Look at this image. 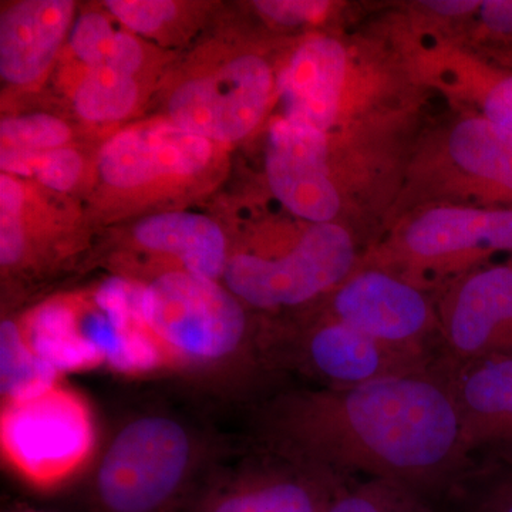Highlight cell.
<instances>
[{
    "mask_svg": "<svg viewBox=\"0 0 512 512\" xmlns=\"http://www.w3.org/2000/svg\"><path fill=\"white\" fill-rule=\"evenodd\" d=\"M255 448L339 483L380 478L441 504L467 473L447 363L350 387H286L252 404Z\"/></svg>",
    "mask_w": 512,
    "mask_h": 512,
    "instance_id": "1",
    "label": "cell"
},
{
    "mask_svg": "<svg viewBox=\"0 0 512 512\" xmlns=\"http://www.w3.org/2000/svg\"><path fill=\"white\" fill-rule=\"evenodd\" d=\"M141 315L168 363V372L210 389L252 394L275 377L252 328L248 306L220 281L167 272L141 288Z\"/></svg>",
    "mask_w": 512,
    "mask_h": 512,
    "instance_id": "2",
    "label": "cell"
},
{
    "mask_svg": "<svg viewBox=\"0 0 512 512\" xmlns=\"http://www.w3.org/2000/svg\"><path fill=\"white\" fill-rule=\"evenodd\" d=\"M141 288L116 276L92 291L50 299L35 320L40 355L63 376L101 367L127 377L168 372L163 350L141 315Z\"/></svg>",
    "mask_w": 512,
    "mask_h": 512,
    "instance_id": "3",
    "label": "cell"
},
{
    "mask_svg": "<svg viewBox=\"0 0 512 512\" xmlns=\"http://www.w3.org/2000/svg\"><path fill=\"white\" fill-rule=\"evenodd\" d=\"M201 444L177 417L148 413L128 420L94 467V512H168L200 470Z\"/></svg>",
    "mask_w": 512,
    "mask_h": 512,
    "instance_id": "4",
    "label": "cell"
},
{
    "mask_svg": "<svg viewBox=\"0 0 512 512\" xmlns=\"http://www.w3.org/2000/svg\"><path fill=\"white\" fill-rule=\"evenodd\" d=\"M495 255L510 256L512 264V208L441 204L410 217L359 265L384 269L434 295Z\"/></svg>",
    "mask_w": 512,
    "mask_h": 512,
    "instance_id": "5",
    "label": "cell"
},
{
    "mask_svg": "<svg viewBox=\"0 0 512 512\" xmlns=\"http://www.w3.org/2000/svg\"><path fill=\"white\" fill-rule=\"evenodd\" d=\"M0 453L23 484L42 493L60 490L97 460L92 404L64 380L32 399L2 403Z\"/></svg>",
    "mask_w": 512,
    "mask_h": 512,
    "instance_id": "6",
    "label": "cell"
},
{
    "mask_svg": "<svg viewBox=\"0 0 512 512\" xmlns=\"http://www.w3.org/2000/svg\"><path fill=\"white\" fill-rule=\"evenodd\" d=\"M360 259L345 225L309 224L282 247L231 252L222 282L248 308L288 311L323 301L356 271Z\"/></svg>",
    "mask_w": 512,
    "mask_h": 512,
    "instance_id": "7",
    "label": "cell"
},
{
    "mask_svg": "<svg viewBox=\"0 0 512 512\" xmlns=\"http://www.w3.org/2000/svg\"><path fill=\"white\" fill-rule=\"evenodd\" d=\"M262 346L276 376L298 373L328 389L416 375L443 360L380 342L322 312L301 325L262 329Z\"/></svg>",
    "mask_w": 512,
    "mask_h": 512,
    "instance_id": "8",
    "label": "cell"
},
{
    "mask_svg": "<svg viewBox=\"0 0 512 512\" xmlns=\"http://www.w3.org/2000/svg\"><path fill=\"white\" fill-rule=\"evenodd\" d=\"M274 92L268 60L239 53L178 83L167 120L214 144L237 143L264 119Z\"/></svg>",
    "mask_w": 512,
    "mask_h": 512,
    "instance_id": "9",
    "label": "cell"
},
{
    "mask_svg": "<svg viewBox=\"0 0 512 512\" xmlns=\"http://www.w3.org/2000/svg\"><path fill=\"white\" fill-rule=\"evenodd\" d=\"M320 303L319 312L370 338L443 357L434 296L384 269L357 266Z\"/></svg>",
    "mask_w": 512,
    "mask_h": 512,
    "instance_id": "10",
    "label": "cell"
},
{
    "mask_svg": "<svg viewBox=\"0 0 512 512\" xmlns=\"http://www.w3.org/2000/svg\"><path fill=\"white\" fill-rule=\"evenodd\" d=\"M433 296L446 362L512 356V264L484 266Z\"/></svg>",
    "mask_w": 512,
    "mask_h": 512,
    "instance_id": "11",
    "label": "cell"
},
{
    "mask_svg": "<svg viewBox=\"0 0 512 512\" xmlns=\"http://www.w3.org/2000/svg\"><path fill=\"white\" fill-rule=\"evenodd\" d=\"M198 493L190 512H326L335 478L255 448Z\"/></svg>",
    "mask_w": 512,
    "mask_h": 512,
    "instance_id": "12",
    "label": "cell"
},
{
    "mask_svg": "<svg viewBox=\"0 0 512 512\" xmlns=\"http://www.w3.org/2000/svg\"><path fill=\"white\" fill-rule=\"evenodd\" d=\"M214 143L170 120L128 127L101 147L99 173L119 191L146 190L183 183L207 170Z\"/></svg>",
    "mask_w": 512,
    "mask_h": 512,
    "instance_id": "13",
    "label": "cell"
},
{
    "mask_svg": "<svg viewBox=\"0 0 512 512\" xmlns=\"http://www.w3.org/2000/svg\"><path fill=\"white\" fill-rule=\"evenodd\" d=\"M266 178L276 200L311 224L336 222L342 195L329 163L328 134L281 117L269 128Z\"/></svg>",
    "mask_w": 512,
    "mask_h": 512,
    "instance_id": "14",
    "label": "cell"
},
{
    "mask_svg": "<svg viewBox=\"0 0 512 512\" xmlns=\"http://www.w3.org/2000/svg\"><path fill=\"white\" fill-rule=\"evenodd\" d=\"M446 363L470 466L512 467V356Z\"/></svg>",
    "mask_w": 512,
    "mask_h": 512,
    "instance_id": "15",
    "label": "cell"
},
{
    "mask_svg": "<svg viewBox=\"0 0 512 512\" xmlns=\"http://www.w3.org/2000/svg\"><path fill=\"white\" fill-rule=\"evenodd\" d=\"M349 67L348 49L335 37L303 40L276 80L285 119L329 134L342 110Z\"/></svg>",
    "mask_w": 512,
    "mask_h": 512,
    "instance_id": "16",
    "label": "cell"
},
{
    "mask_svg": "<svg viewBox=\"0 0 512 512\" xmlns=\"http://www.w3.org/2000/svg\"><path fill=\"white\" fill-rule=\"evenodd\" d=\"M70 0H22L0 18V74L13 86L36 84L52 66L72 26Z\"/></svg>",
    "mask_w": 512,
    "mask_h": 512,
    "instance_id": "17",
    "label": "cell"
},
{
    "mask_svg": "<svg viewBox=\"0 0 512 512\" xmlns=\"http://www.w3.org/2000/svg\"><path fill=\"white\" fill-rule=\"evenodd\" d=\"M133 238L165 266L164 274L187 272L221 281L231 256L220 225L194 212L150 215L134 227Z\"/></svg>",
    "mask_w": 512,
    "mask_h": 512,
    "instance_id": "18",
    "label": "cell"
},
{
    "mask_svg": "<svg viewBox=\"0 0 512 512\" xmlns=\"http://www.w3.org/2000/svg\"><path fill=\"white\" fill-rule=\"evenodd\" d=\"M444 161L490 207L512 208V131L483 114L464 117L444 138Z\"/></svg>",
    "mask_w": 512,
    "mask_h": 512,
    "instance_id": "19",
    "label": "cell"
},
{
    "mask_svg": "<svg viewBox=\"0 0 512 512\" xmlns=\"http://www.w3.org/2000/svg\"><path fill=\"white\" fill-rule=\"evenodd\" d=\"M63 382V376L29 348L19 320L6 318L0 325V394L2 403L22 402Z\"/></svg>",
    "mask_w": 512,
    "mask_h": 512,
    "instance_id": "20",
    "label": "cell"
},
{
    "mask_svg": "<svg viewBox=\"0 0 512 512\" xmlns=\"http://www.w3.org/2000/svg\"><path fill=\"white\" fill-rule=\"evenodd\" d=\"M138 103L136 77L106 67L86 69L73 93L79 117L94 124L116 123L133 113Z\"/></svg>",
    "mask_w": 512,
    "mask_h": 512,
    "instance_id": "21",
    "label": "cell"
},
{
    "mask_svg": "<svg viewBox=\"0 0 512 512\" xmlns=\"http://www.w3.org/2000/svg\"><path fill=\"white\" fill-rule=\"evenodd\" d=\"M326 512H443L413 488L380 478H360L340 485Z\"/></svg>",
    "mask_w": 512,
    "mask_h": 512,
    "instance_id": "22",
    "label": "cell"
},
{
    "mask_svg": "<svg viewBox=\"0 0 512 512\" xmlns=\"http://www.w3.org/2000/svg\"><path fill=\"white\" fill-rule=\"evenodd\" d=\"M440 508L443 512H512V467L474 464Z\"/></svg>",
    "mask_w": 512,
    "mask_h": 512,
    "instance_id": "23",
    "label": "cell"
},
{
    "mask_svg": "<svg viewBox=\"0 0 512 512\" xmlns=\"http://www.w3.org/2000/svg\"><path fill=\"white\" fill-rule=\"evenodd\" d=\"M26 194L22 184L9 174L0 175V265L19 271L28 256L29 238L23 224Z\"/></svg>",
    "mask_w": 512,
    "mask_h": 512,
    "instance_id": "24",
    "label": "cell"
},
{
    "mask_svg": "<svg viewBox=\"0 0 512 512\" xmlns=\"http://www.w3.org/2000/svg\"><path fill=\"white\" fill-rule=\"evenodd\" d=\"M72 130L59 117L35 113L26 116L6 117L0 123L2 146L19 150L45 153L66 147Z\"/></svg>",
    "mask_w": 512,
    "mask_h": 512,
    "instance_id": "25",
    "label": "cell"
},
{
    "mask_svg": "<svg viewBox=\"0 0 512 512\" xmlns=\"http://www.w3.org/2000/svg\"><path fill=\"white\" fill-rule=\"evenodd\" d=\"M117 32L103 13L89 12L74 22L70 47L86 69H96L109 57Z\"/></svg>",
    "mask_w": 512,
    "mask_h": 512,
    "instance_id": "26",
    "label": "cell"
},
{
    "mask_svg": "<svg viewBox=\"0 0 512 512\" xmlns=\"http://www.w3.org/2000/svg\"><path fill=\"white\" fill-rule=\"evenodd\" d=\"M106 9L130 33L154 35L173 22L178 5L170 0H109Z\"/></svg>",
    "mask_w": 512,
    "mask_h": 512,
    "instance_id": "27",
    "label": "cell"
},
{
    "mask_svg": "<svg viewBox=\"0 0 512 512\" xmlns=\"http://www.w3.org/2000/svg\"><path fill=\"white\" fill-rule=\"evenodd\" d=\"M82 173V156L74 148L66 146L40 153L33 177L49 190L66 192L72 190Z\"/></svg>",
    "mask_w": 512,
    "mask_h": 512,
    "instance_id": "28",
    "label": "cell"
},
{
    "mask_svg": "<svg viewBox=\"0 0 512 512\" xmlns=\"http://www.w3.org/2000/svg\"><path fill=\"white\" fill-rule=\"evenodd\" d=\"M478 100L480 114L512 131V72L485 70L480 80Z\"/></svg>",
    "mask_w": 512,
    "mask_h": 512,
    "instance_id": "29",
    "label": "cell"
},
{
    "mask_svg": "<svg viewBox=\"0 0 512 512\" xmlns=\"http://www.w3.org/2000/svg\"><path fill=\"white\" fill-rule=\"evenodd\" d=\"M255 8L266 19L282 26H299L315 23L326 15L328 2L313 0H259Z\"/></svg>",
    "mask_w": 512,
    "mask_h": 512,
    "instance_id": "30",
    "label": "cell"
},
{
    "mask_svg": "<svg viewBox=\"0 0 512 512\" xmlns=\"http://www.w3.org/2000/svg\"><path fill=\"white\" fill-rule=\"evenodd\" d=\"M481 3L478 0H436V2H421L424 8L444 18H460L478 12Z\"/></svg>",
    "mask_w": 512,
    "mask_h": 512,
    "instance_id": "31",
    "label": "cell"
},
{
    "mask_svg": "<svg viewBox=\"0 0 512 512\" xmlns=\"http://www.w3.org/2000/svg\"><path fill=\"white\" fill-rule=\"evenodd\" d=\"M501 56H503L505 62L512 66V46H507L504 50H501Z\"/></svg>",
    "mask_w": 512,
    "mask_h": 512,
    "instance_id": "32",
    "label": "cell"
},
{
    "mask_svg": "<svg viewBox=\"0 0 512 512\" xmlns=\"http://www.w3.org/2000/svg\"><path fill=\"white\" fill-rule=\"evenodd\" d=\"M8 512H47V511L36 510V508H30V507H16V508H13V510H9Z\"/></svg>",
    "mask_w": 512,
    "mask_h": 512,
    "instance_id": "33",
    "label": "cell"
}]
</instances>
